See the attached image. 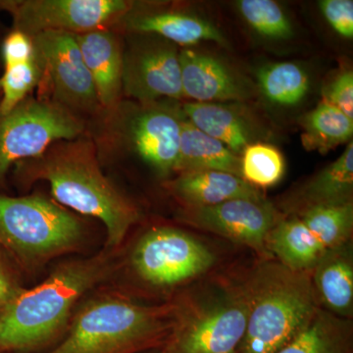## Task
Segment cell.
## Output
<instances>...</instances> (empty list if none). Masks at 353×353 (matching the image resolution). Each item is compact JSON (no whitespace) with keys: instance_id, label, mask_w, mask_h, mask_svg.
Listing matches in <instances>:
<instances>
[{"instance_id":"obj_1","label":"cell","mask_w":353,"mask_h":353,"mask_svg":"<svg viewBox=\"0 0 353 353\" xmlns=\"http://www.w3.org/2000/svg\"><path fill=\"white\" fill-rule=\"evenodd\" d=\"M119 250L57 265L43 282L0 311V353H32L54 347L81 301L117 273Z\"/></svg>"},{"instance_id":"obj_2","label":"cell","mask_w":353,"mask_h":353,"mask_svg":"<svg viewBox=\"0 0 353 353\" xmlns=\"http://www.w3.org/2000/svg\"><path fill=\"white\" fill-rule=\"evenodd\" d=\"M90 296L79 304L61 340L46 353H141L163 347L175 301L148 305L114 290Z\"/></svg>"},{"instance_id":"obj_3","label":"cell","mask_w":353,"mask_h":353,"mask_svg":"<svg viewBox=\"0 0 353 353\" xmlns=\"http://www.w3.org/2000/svg\"><path fill=\"white\" fill-rule=\"evenodd\" d=\"M26 176L50 183L58 204L101 221L106 230L104 248L119 250L138 222L137 206L102 173L92 145L74 141L46 150L31 159Z\"/></svg>"},{"instance_id":"obj_4","label":"cell","mask_w":353,"mask_h":353,"mask_svg":"<svg viewBox=\"0 0 353 353\" xmlns=\"http://www.w3.org/2000/svg\"><path fill=\"white\" fill-rule=\"evenodd\" d=\"M243 285L250 314L239 353H277L320 307L310 272L290 270L278 261L264 260Z\"/></svg>"},{"instance_id":"obj_5","label":"cell","mask_w":353,"mask_h":353,"mask_svg":"<svg viewBox=\"0 0 353 353\" xmlns=\"http://www.w3.org/2000/svg\"><path fill=\"white\" fill-rule=\"evenodd\" d=\"M85 241L82 221L57 201L39 194L0 196V246L22 274L79 252Z\"/></svg>"},{"instance_id":"obj_6","label":"cell","mask_w":353,"mask_h":353,"mask_svg":"<svg viewBox=\"0 0 353 353\" xmlns=\"http://www.w3.org/2000/svg\"><path fill=\"white\" fill-rule=\"evenodd\" d=\"M163 353H239L250 303L243 283L224 284L201 301H175Z\"/></svg>"},{"instance_id":"obj_7","label":"cell","mask_w":353,"mask_h":353,"mask_svg":"<svg viewBox=\"0 0 353 353\" xmlns=\"http://www.w3.org/2000/svg\"><path fill=\"white\" fill-rule=\"evenodd\" d=\"M215 255L190 234L169 227L153 228L134 243L129 264L150 287L169 289L201 277L212 268Z\"/></svg>"},{"instance_id":"obj_8","label":"cell","mask_w":353,"mask_h":353,"mask_svg":"<svg viewBox=\"0 0 353 353\" xmlns=\"http://www.w3.org/2000/svg\"><path fill=\"white\" fill-rule=\"evenodd\" d=\"M83 129L81 121L57 102L25 99L0 115V179L16 162L41 157L55 141L76 139Z\"/></svg>"},{"instance_id":"obj_9","label":"cell","mask_w":353,"mask_h":353,"mask_svg":"<svg viewBox=\"0 0 353 353\" xmlns=\"http://www.w3.org/2000/svg\"><path fill=\"white\" fill-rule=\"evenodd\" d=\"M16 30L34 37L59 31L79 34L122 20L132 4L124 0H26L8 2Z\"/></svg>"},{"instance_id":"obj_10","label":"cell","mask_w":353,"mask_h":353,"mask_svg":"<svg viewBox=\"0 0 353 353\" xmlns=\"http://www.w3.org/2000/svg\"><path fill=\"white\" fill-rule=\"evenodd\" d=\"M283 217L266 199H236L217 205L185 208L181 214L190 226L248 246L262 257L270 256L267 236Z\"/></svg>"},{"instance_id":"obj_11","label":"cell","mask_w":353,"mask_h":353,"mask_svg":"<svg viewBox=\"0 0 353 353\" xmlns=\"http://www.w3.org/2000/svg\"><path fill=\"white\" fill-rule=\"evenodd\" d=\"M37 61L50 79L57 103L88 109L95 105L97 92L75 34L48 31L32 37Z\"/></svg>"},{"instance_id":"obj_12","label":"cell","mask_w":353,"mask_h":353,"mask_svg":"<svg viewBox=\"0 0 353 353\" xmlns=\"http://www.w3.org/2000/svg\"><path fill=\"white\" fill-rule=\"evenodd\" d=\"M123 88L141 102L161 97H183L180 60L169 41H150L132 48L123 57Z\"/></svg>"},{"instance_id":"obj_13","label":"cell","mask_w":353,"mask_h":353,"mask_svg":"<svg viewBox=\"0 0 353 353\" xmlns=\"http://www.w3.org/2000/svg\"><path fill=\"white\" fill-rule=\"evenodd\" d=\"M183 97L194 102L246 101L252 88L245 78L212 55L192 50L179 52Z\"/></svg>"},{"instance_id":"obj_14","label":"cell","mask_w":353,"mask_h":353,"mask_svg":"<svg viewBox=\"0 0 353 353\" xmlns=\"http://www.w3.org/2000/svg\"><path fill=\"white\" fill-rule=\"evenodd\" d=\"M182 121L174 111L160 108L146 109L132 120V145L143 161L161 175L176 170Z\"/></svg>"},{"instance_id":"obj_15","label":"cell","mask_w":353,"mask_h":353,"mask_svg":"<svg viewBox=\"0 0 353 353\" xmlns=\"http://www.w3.org/2000/svg\"><path fill=\"white\" fill-rule=\"evenodd\" d=\"M310 276L320 307L350 319L353 312L352 241L325 250Z\"/></svg>"},{"instance_id":"obj_16","label":"cell","mask_w":353,"mask_h":353,"mask_svg":"<svg viewBox=\"0 0 353 353\" xmlns=\"http://www.w3.org/2000/svg\"><path fill=\"white\" fill-rule=\"evenodd\" d=\"M353 143L350 141L340 157L303 183L284 201L289 215H299L317 206L341 205L352 202Z\"/></svg>"},{"instance_id":"obj_17","label":"cell","mask_w":353,"mask_h":353,"mask_svg":"<svg viewBox=\"0 0 353 353\" xmlns=\"http://www.w3.org/2000/svg\"><path fill=\"white\" fill-rule=\"evenodd\" d=\"M166 185L169 192L185 204V208L217 205L236 199H265L259 189L241 176L226 172L181 173Z\"/></svg>"},{"instance_id":"obj_18","label":"cell","mask_w":353,"mask_h":353,"mask_svg":"<svg viewBox=\"0 0 353 353\" xmlns=\"http://www.w3.org/2000/svg\"><path fill=\"white\" fill-rule=\"evenodd\" d=\"M83 61L92 76L97 99L112 108L123 88V57L120 44L108 29L75 34Z\"/></svg>"},{"instance_id":"obj_19","label":"cell","mask_w":353,"mask_h":353,"mask_svg":"<svg viewBox=\"0 0 353 353\" xmlns=\"http://www.w3.org/2000/svg\"><path fill=\"white\" fill-rule=\"evenodd\" d=\"M130 31L155 34L172 43L194 46L201 41L226 43L224 34L212 23L192 14L176 11L129 13L122 18Z\"/></svg>"},{"instance_id":"obj_20","label":"cell","mask_w":353,"mask_h":353,"mask_svg":"<svg viewBox=\"0 0 353 353\" xmlns=\"http://www.w3.org/2000/svg\"><path fill=\"white\" fill-rule=\"evenodd\" d=\"M185 119L194 127L224 143L236 154L241 155L246 146L255 143L254 130L231 106L208 102H188L183 105Z\"/></svg>"},{"instance_id":"obj_21","label":"cell","mask_w":353,"mask_h":353,"mask_svg":"<svg viewBox=\"0 0 353 353\" xmlns=\"http://www.w3.org/2000/svg\"><path fill=\"white\" fill-rule=\"evenodd\" d=\"M266 248L279 263L296 272H311L325 252L303 221L294 215L284 216L274 226L267 236Z\"/></svg>"},{"instance_id":"obj_22","label":"cell","mask_w":353,"mask_h":353,"mask_svg":"<svg viewBox=\"0 0 353 353\" xmlns=\"http://www.w3.org/2000/svg\"><path fill=\"white\" fill-rule=\"evenodd\" d=\"M241 163L240 155L183 119L175 172L221 171L241 176Z\"/></svg>"},{"instance_id":"obj_23","label":"cell","mask_w":353,"mask_h":353,"mask_svg":"<svg viewBox=\"0 0 353 353\" xmlns=\"http://www.w3.org/2000/svg\"><path fill=\"white\" fill-rule=\"evenodd\" d=\"M277 353H353L352 323L319 307L308 324Z\"/></svg>"},{"instance_id":"obj_24","label":"cell","mask_w":353,"mask_h":353,"mask_svg":"<svg viewBox=\"0 0 353 353\" xmlns=\"http://www.w3.org/2000/svg\"><path fill=\"white\" fill-rule=\"evenodd\" d=\"M301 141L311 152L327 153L352 141L353 120L323 99L301 119Z\"/></svg>"},{"instance_id":"obj_25","label":"cell","mask_w":353,"mask_h":353,"mask_svg":"<svg viewBox=\"0 0 353 353\" xmlns=\"http://www.w3.org/2000/svg\"><path fill=\"white\" fill-rule=\"evenodd\" d=\"M256 77L265 99L282 108H294L301 103L310 90L307 71L294 62L266 65L257 72Z\"/></svg>"},{"instance_id":"obj_26","label":"cell","mask_w":353,"mask_h":353,"mask_svg":"<svg viewBox=\"0 0 353 353\" xmlns=\"http://www.w3.org/2000/svg\"><path fill=\"white\" fill-rule=\"evenodd\" d=\"M297 217L303 221L325 250L350 241L353 230V202L341 205L306 209Z\"/></svg>"},{"instance_id":"obj_27","label":"cell","mask_w":353,"mask_h":353,"mask_svg":"<svg viewBox=\"0 0 353 353\" xmlns=\"http://www.w3.org/2000/svg\"><path fill=\"white\" fill-rule=\"evenodd\" d=\"M241 160V178L256 189L273 187L285 175V158L269 143L256 141L246 146Z\"/></svg>"},{"instance_id":"obj_28","label":"cell","mask_w":353,"mask_h":353,"mask_svg":"<svg viewBox=\"0 0 353 353\" xmlns=\"http://www.w3.org/2000/svg\"><path fill=\"white\" fill-rule=\"evenodd\" d=\"M236 6L248 26L263 38L287 41L294 37V26L277 2L241 0Z\"/></svg>"},{"instance_id":"obj_29","label":"cell","mask_w":353,"mask_h":353,"mask_svg":"<svg viewBox=\"0 0 353 353\" xmlns=\"http://www.w3.org/2000/svg\"><path fill=\"white\" fill-rule=\"evenodd\" d=\"M41 75L37 58L31 61L6 67L3 76L0 79L2 99L0 102V115L10 112L38 83Z\"/></svg>"},{"instance_id":"obj_30","label":"cell","mask_w":353,"mask_h":353,"mask_svg":"<svg viewBox=\"0 0 353 353\" xmlns=\"http://www.w3.org/2000/svg\"><path fill=\"white\" fill-rule=\"evenodd\" d=\"M320 10L328 24L343 38H353L352 0H322Z\"/></svg>"},{"instance_id":"obj_31","label":"cell","mask_w":353,"mask_h":353,"mask_svg":"<svg viewBox=\"0 0 353 353\" xmlns=\"http://www.w3.org/2000/svg\"><path fill=\"white\" fill-rule=\"evenodd\" d=\"M25 288L22 272L0 246V311L19 296Z\"/></svg>"},{"instance_id":"obj_32","label":"cell","mask_w":353,"mask_h":353,"mask_svg":"<svg viewBox=\"0 0 353 353\" xmlns=\"http://www.w3.org/2000/svg\"><path fill=\"white\" fill-rule=\"evenodd\" d=\"M334 108L353 120V73L345 70L334 77L332 83L324 90V97Z\"/></svg>"},{"instance_id":"obj_33","label":"cell","mask_w":353,"mask_h":353,"mask_svg":"<svg viewBox=\"0 0 353 353\" xmlns=\"http://www.w3.org/2000/svg\"><path fill=\"white\" fill-rule=\"evenodd\" d=\"M2 57L6 67L34 59L36 53L31 37L18 30L9 34L2 44Z\"/></svg>"},{"instance_id":"obj_34","label":"cell","mask_w":353,"mask_h":353,"mask_svg":"<svg viewBox=\"0 0 353 353\" xmlns=\"http://www.w3.org/2000/svg\"><path fill=\"white\" fill-rule=\"evenodd\" d=\"M157 353H163L161 352V350H159V352H158Z\"/></svg>"}]
</instances>
